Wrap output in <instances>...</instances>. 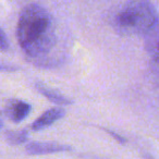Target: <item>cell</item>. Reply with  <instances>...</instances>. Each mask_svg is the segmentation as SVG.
Returning a JSON list of instances; mask_svg holds the SVG:
<instances>
[{
  "mask_svg": "<svg viewBox=\"0 0 159 159\" xmlns=\"http://www.w3.org/2000/svg\"><path fill=\"white\" fill-rule=\"evenodd\" d=\"M16 37L21 49L29 57L38 58L47 55L56 44L52 16L40 5H27L19 16Z\"/></svg>",
  "mask_w": 159,
  "mask_h": 159,
  "instance_id": "1",
  "label": "cell"
},
{
  "mask_svg": "<svg viewBox=\"0 0 159 159\" xmlns=\"http://www.w3.org/2000/svg\"><path fill=\"white\" fill-rule=\"evenodd\" d=\"M158 23L157 10L148 0H130L112 19V27L122 36L146 35Z\"/></svg>",
  "mask_w": 159,
  "mask_h": 159,
  "instance_id": "2",
  "label": "cell"
},
{
  "mask_svg": "<svg viewBox=\"0 0 159 159\" xmlns=\"http://www.w3.org/2000/svg\"><path fill=\"white\" fill-rule=\"evenodd\" d=\"M32 107L30 104L19 99H11L8 102L6 107V113L8 118L14 123L22 122L30 115Z\"/></svg>",
  "mask_w": 159,
  "mask_h": 159,
  "instance_id": "3",
  "label": "cell"
},
{
  "mask_svg": "<svg viewBox=\"0 0 159 159\" xmlns=\"http://www.w3.org/2000/svg\"><path fill=\"white\" fill-rule=\"evenodd\" d=\"M66 111L62 108H51L47 110L40 116L38 119H36L32 124V130L33 131H42L46 128L52 125L55 122L59 121L61 118L64 117Z\"/></svg>",
  "mask_w": 159,
  "mask_h": 159,
  "instance_id": "4",
  "label": "cell"
},
{
  "mask_svg": "<svg viewBox=\"0 0 159 159\" xmlns=\"http://www.w3.org/2000/svg\"><path fill=\"white\" fill-rule=\"evenodd\" d=\"M70 149L64 145L56 143H39V142H34L30 143L26 146V152L30 155H44V154H51V152H66Z\"/></svg>",
  "mask_w": 159,
  "mask_h": 159,
  "instance_id": "5",
  "label": "cell"
},
{
  "mask_svg": "<svg viewBox=\"0 0 159 159\" xmlns=\"http://www.w3.org/2000/svg\"><path fill=\"white\" fill-rule=\"evenodd\" d=\"M145 39V48L154 61L159 63V23L147 34Z\"/></svg>",
  "mask_w": 159,
  "mask_h": 159,
  "instance_id": "6",
  "label": "cell"
},
{
  "mask_svg": "<svg viewBox=\"0 0 159 159\" xmlns=\"http://www.w3.org/2000/svg\"><path fill=\"white\" fill-rule=\"evenodd\" d=\"M36 87H37V91L39 92L43 96H45L47 99L52 102L53 104H57V105H59V106H66V105L72 104V102H71L69 98H66V96H63L62 94H60L59 92L55 91V89H49V87H46L45 85H42V84H37Z\"/></svg>",
  "mask_w": 159,
  "mask_h": 159,
  "instance_id": "7",
  "label": "cell"
},
{
  "mask_svg": "<svg viewBox=\"0 0 159 159\" xmlns=\"http://www.w3.org/2000/svg\"><path fill=\"white\" fill-rule=\"evenodd\" d=\"M8 143L12 145H20L27 141L29 139V133L26 130H18V131H9L6 134Z\"/></svg>",
  "mask_w": 159,
  "mask_h": 159,
  "instance_id": "8",
  "label": "cell"
},
{
  "mask_svg": "<svg viewBox=\"0 0 159 159\" xmlns=\"http://www.w3.org/2000/svg\"><path fill=\"white\" fill-rule=\"evenodd\" d=\"M9 49V40L5 32L0 29V51H7Z\"/></svg>",
  "mask_w": 159,
  "mask_h": 159,
  "instance_id": "9",
  "label": "cell"
},
{
  "mask_svg": "<svg viewBox=\"0 0 159 159\" xmlns=\"http://www.w3.org/2000/svg\"><path fill=\"white\" fill-rule=\"evenodd\" d=\"M14 70H16L14 66H9L0 64V71H14Z\"/></svg>",
  "mask_w": 159,
  "mask_h": 159,
  "instance_id": "10",
  "label": "cell"
},
{
  "mask_svg": "<svg viewBox=\"0 0 159 159\" xmlns=\"http://www.w3.org/2000/svg\"><path fill=\"white\" fill-rule=\"evenodd\" d=\"M1 124H2V121H1V118H0V128H1Z\"/></svg>",
  "mask_w": 159,
  "mask_h": 159,
  "instance_id": "11",
  "label": "cell"
}]
</instances>
